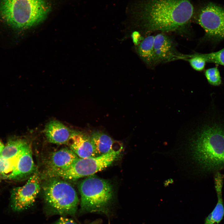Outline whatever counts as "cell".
Returning a JSON list of instances; mask_svg holds the SVG:
<instances>
[{
  "label": "cell",
  "mask_w": 224,
  "mask_h": 224,
  "mask_svg": "<svg viewBox=\"0 0 224 224\" xmlns=\"http://www.w3.org/2000/svg\"><path fill=\"white\" fill-rule=\"evenodd\" d=\"M76 132L56 120L48 122L44 130L45 135L49 142L59 144H65L69 142Z\"/></svg>",
  "instance_id": "obj_11"
},
{
  "label": "cell",
  "mask_w": 224,
  "mask_h": 224,
  "mask_svg": "<svg viewBox=\"0 0 224 224\" xmlns=\"http://www.w3.org/2000/svg\"><path fill=\"white\" fill-rule=\"evenodd\" d=\"M79 157L70 149L63 148L53 152L49 160V171L65 169Z\"/></svg>",
  "instance_id": "obj_14"
},
{
  "label": "cell",
  "mask_w": 224,
  "mask_h": 224,
  "mask_svg": "<svg viewBox=\"0 0 224 224\" xmlns=\"http://www.w3.org/2000/svg\"><path fill=\"white\" fill-rule=\"evenodd\" d=\"M205 74L208 82L211 85L218 86L221 84V77L219 71L217 67L207 69Z\"/></svg>",
  "instance_id": "obj_19"
},
{
  "label": "cell",
  "mask_w": 224,
  "mask_h": 224,
  "mask_svg": "<svg viewBox=\"0 0 224 224\" xmlns=\"http://www.w3.org/2000/svg\"><path fill=\"white\" fill-rule=\"evenodd\" d=\"M206 62L213 63L224 66V48L218 51L206 54H198Z\"/></svg>",
  "instance_id": "obj_18"
},
{
  "label": "cell",
  "mask_w": 224,
  "mask_h": 224,
  "mask_svg": "<svg viewBox=\"0 0 224 224\" xmlns=\"http://www.w3.org/2000/svg\"><path fill=\"white\" fill-rule=\"evenodd\" d=\"M154 53L155 65L183 58L177 52L171 39L163 32L155 36Z\"/></svg>",
  "instance_id": "obj_9"
},
{
  "label": "cell",
  "mask_w": 224,
  "mask_h": 224,
  "mask_svg": "<svg viewBox=\"0 0 224 224\" xmlns=\"http://www.w3.org/2000/svg\"><path fill=\"white\" fill-rule=\"evenodd\" d=\"M5 146L3 144L0 140V156L2 152L4 149Z\"/></svg>",
  "instance_id": "obj_24"
},
{
  "label": "cell",
  "mask_w": 224,
  "mask_h": 224,
  "mask_svg": "<svg viewBox=\"0 0 224 224\" xmlns=\"http://www.w3.org/2000/svg\"><path fill=\"white\" fill-rule=\"evenodd\" d=\"M14 158L15 159L12 166L11 172L7 176L8 179H20L35 171V166L32 151L28 144Z\"/></svg>",
  "instance_id": "obj_10"
},
{
  "label": "cell",
  "mask_w": 224,
  "mask_h": 224,
  "mask_svg": "<svg viewBox=\"0 0 224 224\" xmlns=\"http://www.w3.org/2000/svg\"><path fill=\"white\" fill-rule=\"evenodd\" d=\"M28 144L24 139L16 137L10 138L5 146L1 156L8 160L13 158Z\"/></svg>",
  "instance_id": "obj_17"
},
{
  "label": "cell",
  "mask_w": 224,
  "mask_h": 224,
  "mask_svg": "<svg viewBox=\"0 0 224 224\" xmlns=\"http://www.w3.org/2000/svg\"><path fill=\"white\" fill-rule=\"evenodd\" d=\"M194 7L189 0H148L142 17L147 32L179 30L190 20Z\"/></svg>",
  "instance_id": "obj_1"
},
{
  "label": "cell",
  "mask_w": 224,
  "mask_h": 224,
  "mask_svg": "<svg viewBox=\"0 0 224 224\" xmlns=\"http://www.w3.org/2000/svg\"><path fill=\"white\" fill-rule=\"evenodd\" d=\"M46 202L52 212L62 215H74L79 199L72 186L64 180L52 178L43 186Z\"/></svg>",
  "instance_id": "obj_5"
},
{
  "label": "cell",
  "mask_w": 224,
  "mask_h": 224,
  "mask_svg": "<svg viewBox=\"0 0 224 224\" xmlns=\"http://www.w3.org/2000/svg\"><path fill=\"white\" fill-rule=\"evenodd\" d=\"M223 176L217 172L214 176L215 189L217 196V202L212 212L206 217L205 224H218L224 215V208L222 197V189Z\"/></svg>",
  "instance_id": "obj_15"
},
{
  "label": "cell",
  "mask_w": 224,
  "mask_h": 224,
  "mask_svg": "<svg viewBox=\"0 0 224 224\" xmlns=\"http://www.w3.org/2000/svg\"><path fill=\"white\" fill-rule=\"evenodd\" d=\"M70 149L81 158L96 157L90 136L76 131L69 141Z\"/></svg>",
  "instance_id": "obj_12"
},
{
  "label": "cell",
  "mask_w": 224,
  "mask_h": 224,
  "mask_svg": "<svg viewBox=\"0 0 224 224\" xmlns=\"http://www.w3.org/2000/svg\"><path fill=\"white\" fill-rule=\"evenodd\" d=\"M12 165L10 160L4 158L0 156V174H4L12 169Z\"/></svg>",
  "instance_id": "obj_21"
},
{
  "label": "cell",
  "mask_w": 224,
  "mask_h": 224,
  "mask_svg": "<svg viewBox=\"0 0 224 224\" xmlns=\"http://www.w3.org/2000/svg\"><path fill=\"white\" fill-rule=\"evenodd\" d=\"M100 222L98 220L88 224H98ZM55 224H78L74 221L73 220L64 217H60Z\"/></svg>",
  "instance_id": "obj_22"
},
{
  "label": "cell",
  "mask_w": 224,
  "mask_h": 224,
  "mask_svg": "<svg viewBox=\"0 0 224 224\" xmlns=\"http://www.w3.org/2000/svg\"><path fill=\"white\" fill-rule=\"evenodd\" d=\"M122 148L114 150L98 156L79 157L68 167L52 171V176L73 180L93 175L110 166L119 156Z\"/></svg>",
  "instance_id": "obj_6"
},
{
  "label": "cell",
  "mask_w": 224,
  "mask_h": 224,
  "mask_svg": "<svg viewBox=\"0 0 224 224\" xmlns=\"http://www.w3.org/2000/svg\"><path fill=\"white\" fill-rule=\"evenodd\" d=\"M40 190V175L35 170L26 183L12 190L11 207L15 212H20L30 208L35 203Z\"/></svg>",
  "instance_id": "obj_8"
},
{
  "label": "cell",
  "mask_w": 224,
  "mask_h": 224,
  "mask_svg": "<svg viewBox=\"0 0 224 224\" xmlns=\"http://www.w3.org/2000/svg\"><path fill=\"white\" fill-rule=\"evenodd\" d=\"M82 211L108 215L113 197L111 184L108 180L95 175L87 177L78 186Z\"/></svg>",
  "instance_id": "obj_4"
},
{
  "label": "cell",
  "mask_w": 224,
  "mask_h": 224,
  "mask_svg": "<svg viewBox=\"0 0 224 224\" xmlns=\"http://www.w3.org/2000/svg\"><path fill=\"white\" fill-rule=\"evenodd\" d=\"M49 10L45 0L0 1V17L17 31L26 30L42 22Z\"/></svg>",
  "instance_id": "obj_3"
},
{
  "label": "cell",
  "mask_w": 224,
  "mask_h": 224,
  "mask_svg": "<svg viewBox=\"0 0 224 224\" xmlns=\"http://www.w3.org/2000/svg\"><path fill=\"white\" fill-rule=\"evenodd\" d=\"M96 157L122 147V145L105 133L98 131L93 132L90 136Z\"/></svg>",
  "instance_id": "obj_13"
},
{
  "label": "cell",
  "mask_w": 224,
  "mask_h": 224,
  "mask_svg": "<svg viewBox=\"0 0 224 224\" xmlns=\"http://www.w3.org/2000/svg\"><path fill=\"white\" fill-rule=\"evenodd\" d=\"M192 156L201 168L211 171L224 168V126L212 121L204 126L190 144Z\"/></svg>",
  "instance_id": "obj_2"
},
{
  "label": "cell",
  "mask_w": 224,
  "mask_h": 224,
  "mask_svg": "<svg viewBox=\"0 0 224 224\" xmlns=\"http://www.w3.org/2000/svg\"><path fill=\"white\" fill-rule=\"evenodd\" d=\"M191 58L188 59L192 67L198 71L203 70L205 66L206 62L204 59L198 54L188 56Z\"/></svg>",
  "instance_id": "obj_20"
},
{
  "label": "cell",
  "mask_w": 224,
  "mask_h": 224,
  "mask_svg": "<svg viewBox=\"0 0 224 224\" xmlns=\"http://www.w3.org/2000/svg\"><path fill=\"white\" fill-rule=\"evenodd\" d=\"M132 37L133 42L138 44L140 37L139 34L137 32H134L133 33Z\"/></svg>",
  "instance_id": "obj_23"
},
{
  "label": "cell",
  "mask_w": 224,
  "mask_h": 224,
  "mask_svg": "<svg viewBox=\"0 0 224 224\" xmlns=\"http://www.w3.org/2000/svg\"><path fill=\"white\" fill-rule=\"evenodd\" d=\"M206 38L213 41L224 39V8L210 3L200 10L198 18Z\"/></svg>",
  "instance_id": "obj_7"
},
{
  "label": "cell",
  "mask_w": 224,
  "mask_h": 224,
  "mask_svg": "<svg viewBox=\"0 0 224 224\" xmlns=\"http://www.w3.org/2000/svg\"><path fill=\"white\" fill-rule=\"evenodd\" d=\"M155 36L148 35L139 45L137 51L141 59L150 67L155 66L154 43Z\"/></svg>",
  "instance_id": "obj_16"
}]
</instances>
